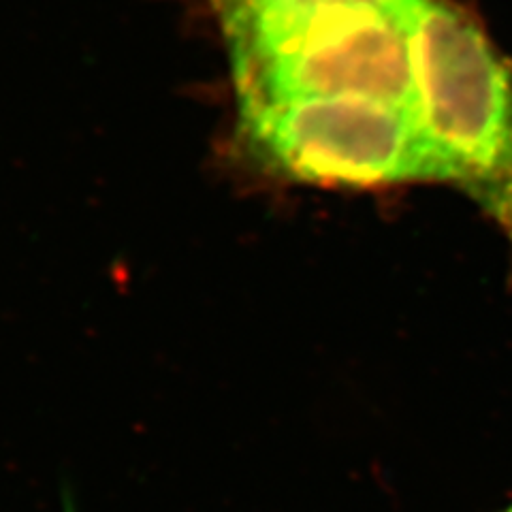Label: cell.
I'll return each mask as SVG.
<instances>
[{
	"label": "cell",
	"mask_w": 512,
	"mask_h": 512,
	"mask_svg": "<svg viewBox=\"0 0 512 512\" xmlns=\"http://www.w3.org/2000/svg\"><path fill=\"white\" fill-rule=\"evenodd\" d=\"M416 116L453 182L512 231V84L485 32L446 0H412L406 13Z\"/></svg>",
	"instance_id": "obj_1"
},
{
	"label": "cell",
	"mask_w": 512,
	"mask_h": 512,
	"mask_svg": "<svg viewBox=\"0 0 512 512\" xmlns=\"http://www.w3.org/2000/svg\"><path fill=\"white\" fill-rule=\"evenodd\" d=\"M508 512H512V508H510V510H508Z\"/></svg>",
	"instance_id": "obj_5"
},
{
	"label": "cell",
	"mask_w": 512,
	"mask_h": 512,
	"mask_svg": "<svg viewBox=\"0 0 512 512\" xmlns=\"http://www.w3.org/2000/svg\"><path fill=\"white\" fill-rule=\"evenodd\" d=\"M248 163L269 178L327 188L438 180L416 111L361 99H303L237 109Z\"/></svg>",
	"instance_id": "obj_3"
},
{
	"label": "cell",
	"mask_w": 512,
	"mask_h": 512,
	"mask_svg": "<svg viewBox=\"0 0 512 512\" xmlns=\"http://www.w3.org/2000/svg\"><path fill=\"white\" fill-rule=\"evenodd\" d=\"M412 0H214L222 30L293 20L325 9L340 7H378L389 11H406Z\"/></svg>",
	"instance_id": "obj_4"
},
{
	"label": "cell",
	"mask_w": 512,
	"mask_h": 512,
	"mask_svg": "<svg viewBox=\"0 0 512 512\" xmlns=\"http://www.w3.org/2000/svg\"><path fill=\"white\" fill-rule=\"evenodd\" d=\"M406 13L340 7L222 30L237 109L361 99L416 111Z\"/></svg>",
	"instance_id": "obj_2"
}]
</instances>
